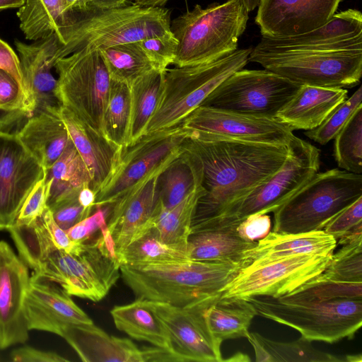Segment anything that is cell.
<instances>
[{
	"instance_id": "6da1fadb",
	"label": "cell",
	"mask_w": 362,
	"mask_h": 362,
	"mask_svg": "<svg viewBox=\"0 0 362 362\" xmlns=\"http://www.w3.org/2000/svg\"><path fill=\"white\" fill-rule=\"evenodd\" d=\"M183 149L194 153L202 168V187L192 223L219 217L284 163L287 145L206 136L187 137Z\"/></svg>"
},
{
	"instance_id": "7a4b0ae2",
	"label": "cell",
	"mask_w": 362,
	"mask_h": 362,
	"mask_svg": "<svg viewBox=\"0 0 362 362\" xmlns=\"http://www.w3.org/2000/svg\"><path fill=\"white\" fill-rule=\"evenodd\" d=\"M244 263L187 259L120 264V275L136 298L186 307L218 294Z\"/></svg>"
},
{
	"instance_id": "3957f363",
	"label": "cell",
	"mask_w": 362,
	"mask_h": 362,
	"mask_svg": "<svg viewBox=\"0 0 362 362\" xmlns=\"http://www.w3.org/2000/svg\"><path fill=\"white\" fill-rule=\"evenodd\" d=\"M248 18L241 0L214 3L205 8L195 5L170 22V31L177 41L173 64L209 63L230 54L238 49Z\"/></svg>"
},
{
	"instance_id": "277c9868",
	"label": "cell",
	"mask_w": 362,
	"mask_h": 362,
	"mask_svg": "<svg viewBox=\"0 0 362 362\" xmlns=\"http://www.w3.org/2000/svg\"><path fill=\"white\" fill-rule=\"evenodd\" d=\"M251 50L238 49L209 63L166 69L145 135L178 127L223 80L243 69Z\"/></svg>"
},
{
	"instance_id": "5b68a950",
	"label": "cell",
	"mask_w": 362,
	"mask_h": 362,
	"mask_svg": "<svg viewBox=\"0 0 362 362\" xmlns=\"http://www.w3.org/2000/svg\"><path fill=\"white\" fill-rule=\"evenodd\" d=\"M33 276L53 282L70 296L101 300L120 276V264L107 228L76 243L71 252L52 253Z\"/></svg>"
},
{
	"instance_id": "8992f818",
	"label": "cell",
	"mask_w": 362,
	"mask_h": 362,
	"mask_svg": "<svg viewBox=\"0 0 362 362\" xmlns=\"http://www.w3.org/2000/svg\"><path fill=\"white\" fill-rule=\"evenodd\" d=\"M362 197V175L334 168L317 173L274 213V232L322 230L344 208Z\"/></svg>"
},
{
	"instance_id": "52a82bcc",
	"label": "cell",
	"mask_w": 362,
	"mask_h": 362,
	"mask_svg": "<svg viewBox=\"0 0 362 362\" xmlns=\"http://www.w3.org/2000/svg\"><path fill=\"white\" fill-rule=\"evenodd\" d=\"M170 13L137 4L81 14L64 38L66 57L81 49H102L170 32Z\"/></svg>"
},
{
	"instance_id": "ba28073f",
	"label": "cell",
	"mask_w": 362,
	"mask_h": 362,
	"mask_svg": "<svg viewBox=\"0 0 362 362\" xmlns=\"http://www.w3.org/2000/svg\"><path fill=\"white\" fill-rule=\"evenodd\" d=\"M247 299L257 315L288 326L310 341L333 344L352 339L362 325V299L284 301L271 296Z\"/></svg>"
},
{
	"instance_id": "9c48e42d",
	"label": "cell",
	"mask_w": 362,
	"mask_h": 362,
	"mask_svg": "<svg viewBox=\"0 0 362 362\" xmlns=\"http://www.w3.org/2000/svg\"><path fill=\"white\" fill-rule=\"evenodd\" d=\"M56 96L60 106L103 134V117L111 78L98 49H81L60 58Z\"/></svg>"
},
{
	"instance_id": "30bf717a",
	"label": "cell",
	"mask_w": 362,
	"mask_h": 362,
	"mask_svg": "<svg viewBox=\"0 0 362 362\" xmlns=\"http://www.w3.org/2000/svg\"><path fill=\"white\" fill-rule=\"evenodd\" d=\"M248 61L300 86L349 88L362 76V49L250 54Z\"/></svg>"
},
{
	"instance_id": "8fae6325",
	"label": "cell",
	"mask_w": 362,
	"mask_h": 362,
	"mask_svg": "<svg viewBox=\"0 0 362 362\" xmlns=\"http://www.w3.org/2000/svg\"><path fill=\"white\" fill-rule=\"evenodd\" d=\"M300 86L267 69H241L223 80L202 105L276 117Z\"/></svg>"
},
{
	"instance_id": "7c38bea8",
	"label": "cell",
	"mask_w": 362,
	"mask_h": 362,
	"mask_svg": "<svg viewBox=\"0 0 362 362\" xmlns=\"http://www.w3.org/2000/svg\"><path fill=\"white\" fill-rule=\"evenodd\" d=\"M287 146L288 156L281 168L217 218L242 221L254 214L274 212L319 171L317 147L295 135Z\"/></svg>"
},
{
	"instance_id": "4fadbf2b",
	"label": "cell",
	"mask_w": 362,
	"mask_h": 362,
	"mask_svg": "<svg viewBox=\"0 0 362 362\" xmlns=\"http://www.w3.org/2000/svg\"><path fill=\"white\" fill-rule=\"evenodd\" d=\"M332 255H300L243 267L223 288L221 298H279L322 273Z\"/></svg>"
},
{
	"instance_id": "5bb4252c",
	"label": "cell",
	"mask_w": 362,
	"mask_h": 362,
	"mask_svg": "<svg viewBox=\"0 0 362 362\" xmlns=\"http://www.w3.org/2000/svg\"><path fill=\"white\" fill-rule=\"evenodd\" d=\"M180 126L146 134L124 148L120 163L110 181L96 194L95 208L107 206L160 167L182 153L187 138Z\"/></svg>"
},
{
	"instance_id": "9a60e30c",
	"label": "cell",
	"mask_w": 362,
	"mask_h": 362,
	"mask_svg": "<svg viewBox=\"0 0 362 362\" xmlns=\"http://www.w3.org/2000/svg\"><path fill=\"white\" fill-rule=\"evenodd\" d=\"M220 295L221 293L186 307L148 300L167 328L171 351L180 362L223 361L222 341L212 334L205 318L206 309Z\"/></svg>"
},
{
	"instance_id": "2e32d148",
	"label": "cell",
	"mask_w": 362,
	"mask_h": 362,
	"mask_svg": "<svg viewBox=\"0 0 362 362\" xmlns=\"http://www.w3.org/2000/svg\"><path fill=\"white\" fill-rule=\"evenodd\" d=\"M190 139L214 136L287 145L293 130L276 117H259L200 105L179 125Z\"/></svg>"
},
{
	"instance_id": "e0dca14e",
	"label": "cell",
	"mask_w": 362,
	"mask_h": 362,
	"mask_svg": "<svg viewBox=\"0 0 362 362\" xmlns=\"http://www.w3.org/2000/svg\"><path fill=\"white\" fill-rule=\"evenodd\" d=\"M45 168L19 139L16 133H0V221L4 229L16 220Z\"/></svg>"
},
{
	"instance_id": "ac0fdd59",
	"label": "cell",
	"mask_w": 362,
	"mask_h": 362,
	"mask_svg": "<svg viewBox=\"0 0 362 362\" xmlns=\"http://www.w3.org/2000/svg\"><path fill=\"white\" fill-rule=\"evenodd\" d=\"M342 49H362V14L356 9L335 13L324 25L300 35L283 37L262 36L251 53L272 54Z\"/></svg>"
},
{
	"instance_id": "d6986e66",
	"label": "cell",
	"mask_w": 362,
	"mask_h": 362,
	"mask_svg": "<svg viewBox=\"0 0 362 362\" xmlns=\"http://www.w3.org/2000/svg\"><path fill=\"white\" fill-rule=\"evenodd\" d=\"M25 86L28 117L47 108L59 107L57 78L52 69L64 56V43L56 33L28 45L15 40Z\"/></svg>"
},
{
	"instance_id": "ffe728a7",
	"label": "cell",
	"mask_w": 362,
	"mask_h": 362,
	"mask_svg": "<svg viewBox=\"0 0 362 362\" xmlns=\"http://www.w3.org/2000/svg\"><path fill=\"white\" fill-rule=\"evenodd\" d=\"M172 162L156 170L107 206V229L117 258L151 219L158 202V176Z\"/></svg>"
},
{
	"instance_id": "44dd1931",
	"label": "cell",
	"mask_w": 362,
	"mask_h": 362,
	"mask_svg": "<svg viewBox=\"0 0 362 362\" xmlns=\"http://www.w3.org/2000/svg\"><path fill=\"white\" fill-rule=\"evenodd\" d=\"M30 281L27 265L10 245L0 241V348L25 343L29 329L24 298Z\"/></svg>"
},
{
	"instance_id": "7402d4cb",
	"label": "cell",
	"mask_w": 362,
	"mask_h": 362,
	"mask_svg": "<svg viewBox=\"0 0 362 362\" xmlns=\"http://www.w3.org/2000/svg\"><path fill=\"white\" fill-rule=\"evenodd\" d=\"M342 0H261L255 23L262 36L300 35L326 24Z\"/></svg>"
},
{
	"instance_id": "603a6c76",
	"label": "cell",
	"mask_w": 362,
	"mask_h": 362,
	"mask_svg": "<svg viewBox=\"0 0 362 362\" xmlns=\"http://www.w3.org/2000/svg\"><path fill=\"white\" fill-rule=\"evenodd\" d=\"M84 362H164L163 348H139L132 341L109 335L93 324L67 325L61 333Z\"/></svg>"
},
{
	"instance_id": "cb8c5ba5",
	"label": "cell",
	"mask_w": 362,
	"mask_h": 362,
	"mask_svg": "<svg viewBox=\"0 0 362 362\" xmlns=\"http://www.w3.org/2000/svg\"><path fill=\"white\" fill-rule=\"evenodd\" d=\"M24 313L29 330L59 336L67 325L93 323L59 286L33 275L25 295Z\"/></svg>"
},
{
	"instance_id": "d4e9b609",
	"label": "cell",
	"mask_w": 362,
	"mask_h": 362,
	"mask_svg": "<svg viewBox=\"0 0 362 362\" xmlns=\"http://www.w3.org/2000/svg\"><path fill=\"white\" fill-rule=\"evenodd\" d=\"M59 113L70 139L90 173V188L97 194L112 177L124 148L110 141L66 107L60 106Z\"/></svg>"
},
{
	"instance_id": "484cf974",
	"label": "cell",
	"mask_w": 362,
	"mask_h": 362,
	"mask_svg": "<svg viewBox=\"0 0 362 362\" xmlns=\"http://www.w3.org/2000/svg\"><path fill=\"white\" fill-rule=\"evenodd\" d=\"M241 221L216 218L192 224L187 244L189 259L197 261L244 263V253L257 242H249L238 234Z\"/></svg>"
},
{
	"instance_id": "4316f807",
	"label": "cell",
	"mask_w": 362,
	"mask_h": 362,
	"mask_svg": "<svg viewBox=\"0 0 362 362\" xmlns=\"http://www.w3.org/2000/svg\"><path fill=\"white\" fill-rule=\"evenodd\" d=\"M348 98L345 88L300 86L276 118L293 130H311Z\"/></svg>"
},
{
	"instance_id": "83f0119b",
	"label": "cell",
	"mask_w": 362,
	"mask_h": 362,
	"mask_svg": "<svg viewBox=\"0 0 362 362\" xmlns=\"http://www.w3.org/2000/svg\"><path fill=\"white\" fill-rule=\"evenodd\" d=\"M59 107H51L33 114L16 133L45 170L56 162L70 140L60 116Z\"/></svg>"
},
{
	"instance_id": "f1b7e54d",
	"label": "cell",
	"mask_w": 362,
	"mask_h": 362,
	"mask_svg": "<svg viewBox=\"0 0 362 362\" xmlns=\"http://www.w3.org/2000/svg\"><path fill=\"white\" fill-rule=\"evenodd\" d=\"M337 240L323 230L301 233L270 232L244 253L249 264H259L300 255H332Z\"/></svg>"
},
{
	"instance_id": "f546056e",
	"label": "cell",
	"mask_w": 362,
	"mask_h": 362,
	"mask_svg": "<svg viewBox=\"0 0 362 362\" xmlns=\"http://www.w3.org/2000/svg\"><path fill=\"white\" fill-rule=\"evenodd\" d=\"M80 15L69 11L64 0H25L17 12L26 39L36 41L56 33L64 43Z\"/></svg>"
},
{
	"instance_id": "4dcf8cb0",
	"label": "cell",
	"mask_w": 362,
	"mask_h": 362,
	"mask_svg": "<svg viewBox=\"0 0 362 362\" xmlns=\"http://www.w3.org/2000/svg\"><path fill=\"white\" fill-rule=\"evenodd\" d=\"M117 329L131 337L171 351L167 328L149 305L148 300L136 298L134 301L116 305L110 310Z\"/></svg>"
},
{
	"instance_id": "1f68e13d",
	"label": "cell",
	"mask_w": 362,
	"mask_h": 362,
	"mask_svg": "<svg viewBox=\"0 0 362 362\" xmlns=\"http://www.w3.org/2000/svg\"><path fill=\"white\" fill-rule=\"evenodd\" d=\"M204 193L202 185H199L170 209L163 208L158 202L153 215L143 231L149 229L163 243L187 249L197 205Z\"/></svg>"
},
{
	"instance_id": "d6a6232c",
	"label": "cell",
	"mask_w": 362,
	"mask_h": 362,
	"mask_svg": "<svg viewBox=\"0 0 362 362\" xmlns=\"http://www.w3.org/2000/svg\"><path fill=\"white\" fill-rule=\"evenodd\" d=\"M45 177L49 184L47 207L91 184L88 168L71 139L56 162L45 170Z\"/></svg>"
},
{
	"instance_id": "836d02e7",
	"label": "cell",
	"mask_w": 362,
	"mask_h": 362,
	"mask_svg": "<svg viewBox=\"0 0 362 362\" xmlns=\"http://www.w3.org/2000/svg\"><path fill=\"white\" fill-rule=\"evenodd\" d=\"M202 183V168L198 158L183 149L158 176V204L170 209L181 202Z\"/></svg>"
},
{
	"instance_id": "e575fe53",
	"label": "cell",
	"mask_w": 362,
	"mask_h": 362,
	"mask_svg": "<svg viewBox=\"0 0 362 362\" xmlns=\"http://www.w3.org/2000/svg\"><path fill=\"white\" fill-rule=\"evenodd\" d=\"M47 207L42 215L28 225L13 223L7 230L23 262L33 271L57 250L53 235L54 223Z\"/></svg>"
},
{
	"instance_id": "d590c367",
	"label": "cell",
	"mask_w": 362,
	"mask_h": 362,
	"mask_svg": "<svg viewBox=\"0 0 362 362\" xmlns=\"http://www.w3.org/2000/svg\"><path fill=\"white\" fill-rule=\"evenodd\" d=\"M246 338L255 351L256 362H348V354L339 356L316 349L312 341L303 337L285 342L249 332Z\"/></svg>"
},
{
	"instance_id": "8d00e7d4",
	"label": "cell",
	"mask_w": 362,
	"mask_h": 362,
	"mask_svg": "<svg viewBox=\"0 0 362 362\" xmlns=\"http://www.w3.org/2000/svg\"><path fill=\"white\" fill-rule=\"evenodd\" d=\"M257 315L247 299L218 296L206 309L207 325L218 340L246 337L252 319Z\"/></svg>"
},
{
	"instance_id": "74e56055",
	"label": "cell",
	"mask_w": 362,
	"mask_h": 362,
	"mask_svg": "<svg viewBox=\"0 0 362 362\" xmlns=\"http://www.w3.org/2000/svg\"><path fill=\"white\" fill-rule=\"evenodd\" d=\"M163 71L153 69L138 78L129 86L131 117L127 147L146 134V127L156 109Z\"/></svg>"
},
{
	"instance_id": "f35d334b",
	"label": "cell",
	"mask_w": 362,
	"mask_h": 362,
	"mask_svg": "<svg viewBox=\"0 0 362 362\" xmlns=\"http://www.w3.org/2000/svg\"><path fill=\"white\" fill-rule=\"evenodd\" d=\"M100 52L110 78L129 86L140 76L158 69L139 42L112 46Z\"/></svg>"
},
{
	"instance_id": "ab89813d",
	"label": "cell",
	"mask_w": 362,
	"mask_h": 362,
	"mask_svg": "<svg viewBox=\"0 0 362 362\" xmlns=\"http://www.w3.org/2000/svg\"><path fill=\"white\" fill-rule=\"evenodd\" d=\"M131 117L130 87L111 79L103 117V134L114 144L127 147Z\"/></svg>"
},
{
	"instance_id": "60d3db41",
	"label": "cell",
	"mask_w": 362,
	"mask_h": 362,
	"mask_svg": "<svg viewBox=\"0 0 362 362\" xmlns=\"http://www.w3.org/2000/svg\"><path fill=\"white\" fill-rule=\"evenodd\" d=\"M189 259L187 249L161 242L149 229L136 237L119 254V264H148Z\"/></svg>"
},
{
	"instance_id": "b9f144b4",
	"label": "cell",
	"mask_w": 362,
	"mask_h": 362,
	"mask_svg": "<svg viewBox=\"0 0 362 362\" xmlns=\"http://www.w3.org/2000/svg\"><path fill=\"white\" fill-rule=\"evenodd\" d=\"M277 298L297 302L362 299V282L333 280L321 273L291 293Z\"/></svg>"
},
{
	"instance_id": "7bdbcfd3",
	"label": "cell",
	"mask_w": 362,
	"mask_h": 362,
	"mask_svg": "<svg viewBox=\"0 0 362 362\" xmlns=\"http://www.w3.org/2000/svg\"><path fill=\"white\" fill-rule=\"evenodd\" d=\"M334 156L339 168L362 173V105L334 136Z\"/></svg>"
},
{
	"instance_id": "ee69618b",
	"label": "cell",
	"mask_w": 362,
	"mask_h": 362,
	"mask_svg": "<svg viewBox=\"0 0 362 362\" xmlns=\"http://www.w3.org/2000/svg\"><path fill=\"white\" fill-rule=\"evenodd\" d=\"M332 254L322 274L333 280L362 282V243L346 244Z\"/></svg>"
},
{
	"instance_id": "f6af8a7d",
	"label": "cell",
	"mask_w": 362,
	"mask_h": 362,
	"mask_svg": "<svg viewBox=\"0 0 362 362\" xmlns=\"http://www.w3.org/2000/svg\"><path fill=\"white\" fill-rule=\"evenodd\" d=\"M362 102V88L336 107L317 127L304 132L305 135L321 145H325L334 138Z\"/></svg>"
},
{
	"instance_id": "bcb514c9",
	"label": "cell",
	"mask_w": 362,
	"mask_h": 362,
	"mask_svg": "<svg viewBox=\"0 0 362 362\" xmlns=\"http://www.w3.org/2000/svg\"><path fill=\"white\" fill-rule=\"evenodd\" d=\"M139 43L158 70L163 71L173 64L177 41L171 31L146 38Z\"/></svg>"
},
{
	"instance_id": "7dc6e473",
	"label": "cell",
	"mask_w": 362,
	"mask_h": 362,
	"mask_svg": "<svg viewBox=\"0 0 362 362\" xmlns=\"http://www.w3.org/2000/svg\"><path fill=\"white\" fill-rule=\"evenodd\" d=\"M0 110L15 115H28L24 88L10 74L0 69Z\"/></svg>"
},
{
	"instance_id": "c3c4849f",
	"label": "cell",
	"mask_w": 362,
	"mask_h": 362,
	"mask_svg": "<svg viewBox=\"0 0 362 362\" xmlns=\"http://www.w3.org/2000/svg\"><path fill=\"white\" fill-rule=\"evenodd\" d=\"M48 195L49 184L44 175L26 197L14 223L28 225L40 217L47 208Z\"/></svg>"
},
{
	"instance_id": "681fc988",
	"label": "cell",
	"mask_w": 362,
	"mask_h": 362,
	"mask_svg": "<svg viewBox=\"0 0 362 362\" xmlns=\"http://www.w3.org/2000/svg\"><path fill=\"white\" fill-rule=\"evenodd\" d=\"M78 196V194L66 198L48 207L57 224L64 230L91 214L93 209L83 207Z\"/></svg>"
},
{
	"instance_id": "f907efd6",
	"label": "cell",
	"mask_w": 362,
	"mask_h": 362,
	"mask_svg": "<svg viewBox=\"0 0 362 362\" xmlns=\"http://www.w3.org/2000/svg\"><path fill=\"white\" fill-rule=\"evenodd\" d=\"M361 223H362V197L332 218L322 230L337 241L341 236Z\"/></svg>"
},
{
	"instance_id": "816d5d0a",
	"label": "cell",
	"mask_w": 362,
	"mask_h": 362,
	"mask_svg": "<svg viewBox=\"0 0 362 362\" xmlns=\"http://www.w3.org/2000/svg\"><path fill=\"white\" fill-rule=\"evenodd\" d=\"M107 228L106 213L103 208L69 228L66 233L74 243H83L98 235Z\"/></svg>"
},
{
	"instance_id": "f5cc1de1",
	"label": "cell",
	"mask_w": 362,
	"mask_h": 362,
	"mask_svg": "<svg viewBox=\"0 0 362 362\" xmlns=\"http://www.w3.org/2000/svg\"><path fill=\"white\" fill-rule=\"evenodd\" d=\"M271 228L272 222L269 215L254 214L244 218L236 230L242 239L249 242H257L271 232Z\"/></svg>"
},
{
	"instance_id": "db71d44e",
	"label": "cell",
	"mask_w": 362,
	"mask_h": 362,
	"mask_svg": "<svg viewBox=\"0 0 362 362\" xmlns=\"http://www.w3.org/2000/svg\"><path fill=\"white\" fill-rule=\"evenodd\" d=\"M11 360L18 362H66L69 359L54 351L40 350L31 346H23L13 350Z\"/></svg>"
},
{
	"instance_id": "11a10c76",
	"label": "cell",
	"mask_w": 362,
	"mask_h": 362,
	"mask_svg": "<svg viewBox=\"0 0 362 362\" xmlns=\"http://www.w3.org/2000/svg\"><path fill=\"white\" fill-rule=\"evenodd\" d=\"M0 69L4 70L13 76L24 88L26 92L18 56H17L11 47L1 38Z\"/></svg>"
},
{
	"instance_id": "9f6ffc18",
	"label": "cell",
	"mask_w": 362,
	"mask_h": 362,
	"mask_svg": "<svg viewBox=\"0 0 362 362\" xmlns=\"http://www.w3.org/2000/svg\"><path fill=\"white\" fill-rule=\"evenodd\" d=\"M127 1L128 0H89V4L92 11H101L123 6Z\"/></svg>"
},
{
	"instance_id": "6f0895ef",
	"label": "cell",
	"mask_w": 362,
	"mask_h": 362,
	"mask_svg": "<svg viewBox=\"0 0 362 362\" xmlns=\"http://www.w3.org/2000/svg\"><path fill=\"white\" fill-rule=\"evenodd\" d=\"M95 197L96 194L89 186L83 187L78 196V201L83 207L92 209L95 206Z\"/></svg>"
},
{
	"instance_id": "680465c9",
	"label": "cell",
	"mask_w": 362,
	"mask_h": 362,
	"mask_svg": "<svg viewBox=\"0 0 362 362\" xmlns=\"http://www.w3.org/2000/svg\"><path fill=\"white\" fill-rule=\"evenodd\" d=\"M69 11L76 14H83L92 11L89 0H64Z\"/></svg>"
},
{
	"instance_id": "91938a15",
	"label": "cell",
	"mask_w": 362,
	"mask_h": 362,
	"mask_svg": "<svg viewBox=\"0 0 362 362\" xmlns=\"http://www.w3.org/2000/svg\"><path fill=\"white\" fill-rule=\"evenodd\" d=\"M25 0H0V10L21 8L25 4Z\"/></svg>"
},
{
	"instance_id": "94428289",
	"label": "cell",
	"mask_w": 362,
	"mask_h": 362,
	"mask_svg": "<svg viewBox=\"0 0 362 362\" xmlns=\"http://www.w3.org/2000/svg\"><path fill=\"white\" fill-rule=\"evenodd\" d=\"M168 0H134V4L146 7H160Z\"/></svg>"
},
{
	"instance_id": "6125c7cd",
	"label": "cell",
	"mask_w": 362,
	"mask_h": 362,
	"mask_svg": "<svg viewBox=\"0 0 362 362\" xmlns=\"http://www.w3.org/2000/svg\"><path fill=\"white\" fill-rule=\"evenodd\" d=\"M261 0H241L247 11L251 12L258 7Z\"/></svg>"
},
{
	"instance_id": "be15d7a7",
	"label": "cell",
	"mask_w": 362,
	"mask_h": 362,
	"mask_svg": "<svg viewBox=\"0 0 362 362\" xmlns=\"http://www.w3.org/2000/svg\"><path fill=\"white\" fill-rule=\"evenodd\" d=\"M250 358L246 354L238 352L230 356L229 358L223 359V361H250Z\"/></svg>"
},
{
	"instance_id": "e7e4bbea",
	"label": "cell",
	"mask_w": 362,
	"mask_h": 362,
	"mask_svg": "<svg viewBox=\"0 0 362 362\" xmlns=\"http://www.w3.org/2000/svg\"><path fill=\"white\" fill-rule=\"evenodd\" d=\"M2 124V122H1V121H0V133H1V131L3 130V129H2V124ZM3 229H4V227H3L2 224H1V221H0V230H3Z\"/></svg>"
}]
</instances>
